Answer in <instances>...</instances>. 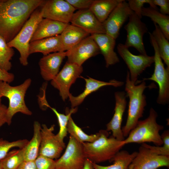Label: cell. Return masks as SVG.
I'll return each mask as SVG.
<instances>
[{"label": "cell", "mask_w": 169, "mask_h": 169, "mask_svg": "<svg viewBox=\"0 0 169 169\" xmlns=\"http://www.w3.org/2000/svg\"><path fill=\"white\" fill-rule=\"evenodd\" d=\"M44 0H0V35L8 43L17 35Z\"/></svg>", "instance_id": "1"}, {"label": "cell", "mask_w": 169, "mask_h": 169, "mask_svg": "<svg viewBox=\"0 0 169 169\" xmlns=\"http://www.w3.org/2000/svg\"><path fill=\"white\" fill-rule=\"evenodd\" d=\"M150 87L146 86L145 81L136 85L130 80L129 71L127 72L125 91L129 100L128 115L125 125L122 128L124 137H127L131 131L136 125L139 119L143 116L146 105V96L144 94L145 89Z\"/></svg>", "instance_id": "2"}, {"label": "cell", "mask_w": 169, "mask_h": 169, "mask_svg": "<svg viewBox=\"0 0 169 169\" xmlns=\"http://www.w3.org/2000/svg\"><path fill=\"white\" fill-rule=\"evenodd\" d=\"M99 133L98 138L93 142L82 143L85 157L96 164L111 161L125 144L123 141L118 140L112 136L108 137L106 130H101Z\"/></svg>", "instance_id": "3"}, {"label": "cell", "mask_w": 169, "mask_h": 169, "mask_svg": "<svg viewBox=\"0 0 169 169\" xmlns=\"http://www.w3.org/2000/svg\"><path fill=\"white\" fill-rule=\"evenodd\" d=\"M157 112L151 108L149 116L143 120H139L135 127L123 141L125 144L130 143H143L151 142L156 146L163 144L159 132L164 126L156 122Z\"/></svg>", "instance_id": "4"}, {"label": "cell", "mask_w": 169, "mask_h": 169, "mask_svg": "<svg viewBox=\"0 0 169 169\" xmlns=\"http://www.w3.org/2000/svg\"><path fill=\"white\" fill-rule=\"evenodd\" d=\"M31 82V79L28 78L22 84L14 86L6 82L0 81V102L3 97L7 98L9 101L7 114V123L8 125L11 124L13 116L17 113L28 115H32L24 100L26 91Z\"/></svg>", "instance_id": "5"}, {"label": "cell", "mask_w": 169, "mask_h": 169, "mask_svg": "<svg viewBox=\"0 0 169 169\" xmlns=\"http://www.w3.org/2000/svg\"><path fill=\"white\" fill-rule=\"evenodd\" d=\"M43 18L41 9H36L15 37L7 43L9 46L18 51L20 54L19 61L23 66L28 64L29 44L38 24Z\"/></svg>", "instance_id": "6"}, {"label": "cell", "mask_w": 169, "mask_h": 169, "mask_svg": "<svg viewBox=\"0 0 169 169\" xmlns=\"http://www.w3.org/2000/svg\"><path fill=\"white\" fill-rule=\"evenodd\" d=\"M150 43L154 51V72L151 77L142 81L149 80L155 81L158 85L159 90L156 102L162 105L169 102V69L165 68L159 55L156 42L151 33L149 32Z\"/></svg>", "instance_id": "7"}, {"label": "cell", "mask_w": 169, "mask_h": 169, "mask_svg": "<svg viewBox=\"0 0 169 169\" xmlns=\"http://www.w3.org/2000/svg\"><path fill=\"white\" fill-rule=\"evenodd\" d=\"M118 52L129 69L131 81L136 84L139 76L154 63V56L140 54L134 55L124 44L119 43L117 47Z\"/></svg>", "instance_id": "8"}, {"label": "cell", "mask_w": 169, "mask_h": 169, "mask_svg": "<svg viewBox=\"0 0 169 169\" xmlns=\"http://www.w3.org/2000/svg\"><path fill=\"white\" fill-rule=\"evenodd\" d=\"M86 158L82 143L70 136L65 152L56 160V169H82Z\"/></svg>", "instance_id": "9"}, {"label": "cell", "mask_w": 169, "mask_h": 169, "mask_svg": "<svg viewBox=\"0 0 169 169\" xmlns=\"http://www.w3.org/2000/svg\"><path fill=\"white\" fill-rule=\"evenodd\" d=\"M83 71L82 66L66 62L61 70L51 80V84L59 90L64 101L69 98L70 87Z\"/></svg>", "instance_id": "10"}, {"label": "cell", "mask_w": 169, "mask_h": 169, "mask_svg": "<svg viewBox=\"0 0 169 169\" xmlns=\"http://www.w3.org/2000/svg\"><path fill=\"white\" fill-rule=\"evenodd\" d=\"M124 28L127 32L125 45L128 48L134 47L141 54L147 55L143 41L144 34L148 32L146 24L134 12L130 16Z\"/></svg>", "instance_id": "11"}, {"label": "cell", "mask_w": 169, "mask_h": 169, "mask_svg": "<svg viewBox=\"0 0 169 169\" xmlns=\"http://www.w3.org/2000/svg\"><path fill=\"white\" fill-rule=\"evenodd\" d=\"M42 17L69 23L75 9L65 0H44L41 6Z\"/></svg>", "instance_id": "12"}, {"label": "cell", "mask_w": 169, "mask_h": 169, "mask_svg": "<svg viewBox=\"0 0 169 169\" xmlns=\"http://www.w3.org/2000/svg\"><path fill=\"white\" fill-rule=\"evenodd\" d=\"M169 167V156L158 155L142 145L128 169H157Z\"/></svg>", "instance_id": "13"}, {"label": "cell", "mask_w": 169, "mask_h": 169, "mask_svg": "<svg viewBox=\"0 0 169 169\" xmlns=\"http://www.w3.org/2000/svg\"><path fill=\"white\" fill-rule=\"evenodd\" d=\"M55 125L48 127L43 124L41 129V142L39 155L54 160L60 156L65 147L64 142H61L53 133Z\"/></svg>", "instance_id": "14"}, {"label": "cell", "mask_w": 169, "mask_h": 169, "mask_svg": "<svg viewBox=\"0 0 169 169\" xmlns=\"http://www.w3.org/2000/svg\"><path fill=\"white\" fill-rule=\"evenodd\" d=\"M133 13L128 3L124 0L114 9L102 23L106 33L116 39L119 36L122 25Z\"/></svg>", "instance_id": "15"}, {"label": "cell", "mask_w": 169, "mask_h": 169, "mask_svg": "<svg viewBox=\"0 0 169 169\" xmlns=\"http://www.w3.org/2000/svg\"><path fill=\"white\" fill-rule=\"evenodd\" d=\"M66 51L67 62L79 66H82L90 58L100 54L97 45L91 35Z\"/></svg>", "instance_id": "16"}, {"label": "cell", "mask_w": 169, "mask_h": 169, "mask_svg": "<svg viewBox=\"0 0 169 169\" xmlns=\"http://www.w3.org/2000/svg\"><path fill=\"white\" fill-rule=\"evenodd\" d=\"M126 97L125 91H118L115 93L114 113L111 120L106 125V131H111L112 136L120 141H123L125 139L122 131L121 123L126 106Z\"/></svg>", "instance_id": "17"}, {"label": "cell", "mask_w": 169, "mask_h": 169, "mask_svg": "<svg viewBox=\"0 0 169 169\" xmlns=\"http://www.w3.org/2000/svg\"><path fill=\"white\" fill-rule=\"evenodd\" d=\"M70 22L71 24L84 30L90 35L106 33L102 23L99 21L89 9L78 10L74 13Z\"/></svg>", "instance_id": "18"}, {"label": "cell", "mask_w": 169, "mask_h": 169, "mask_svg": "<svg viewBox=\"0 0 169 169\" xmlns=\"http://www.w3.org/2000/svg\"><path fill=\"white\" fill-rule=\"evenodd\" d=\"M66 55V51H62L51 53L40 59L38 64L41 75L44 80H52L56 77Z\"/></svg>", "instance_id": "19"}, {"label": "cell", "mask_w": 169, "mask_h": 169, "mask_svg": "<svg viewBox=\"0 0 169 169\" xmlns=\"http://www.w3.org/2000/svg\"><path fill=\"white\" fill-rule=\"evenodd\" d=\"M90 35L97 45L100 54L104 56L106 67L119 62V59L114 50L116 39L106 33Z\"/></svg>", "instance_id": "20"}, {"label": "cell", "mask_w": 169, "mask_h": 169, "mask_svg": "<svg viewBox=\"0 0 169 169\" xmlns=\"http://www.w3.org/2000/svg\"><path fill=\"white\" fill-rule=\"evenodd\" d=\"M83 78L85 80L86 84L85 88L83 92L76 96H73L71 93L69 95V98L71 104V108L76 107L82 103L89 95L102 87L110 85L116 87H120L124 84V82L115 79L111 80L109 82H105L90 77Z\"/></svg>", "instance_id": "21"}, {"label": "cell", "mask_w": 169, "mask_h": 169, "mask_svg": "<svg viewBox=\"0 0 169 169\" xmlns=\"http://www.w3.org/2000/svg\"><path fill=\"white\" fill-rule=\"evenodd\" d=\"M68 24L43 18L38 24L30 42L60 35Z\"/></svg>", "instance_id": "22"}, {"label": "cell", "mask_w": 169, "mask_h": 169, "mask_svg": "<svg viewBox=\"0 0 169 169\" xmlns=\"http://www.w3.org/2000/svg\"><path fill=\"white\" fill-rule=\"evenodd\" d=\"M65 51L60 35L34 41L29 45V54L41 53L45 56L52 52Z\"/></svg>", "instance_id": "23"}, {"label": "cell", "mask_w": 169, "mask_h": 169, "mask_svg": "<svg viewBox=\"0 0 169 169\" xmlns=\"http://www.w3.org/2000/svg\"><path fill=\"white\" fill-rule=\"evenodd\" d=\"M60 35L65 51L70 49L90 35L82 28L69 23Z\"/></svg>", "instance_id": "24"}, {"label": "cell", "mask_w": 169, "mask_h": 169, "mask_svg": "<svg viewBox=\"0 0 169 169\" xmlns=\"http://www.w3.org/2000/svg\"><path fill=\"white\" fill-rule=\"evenodd\" d=\"M124 0H94L89 9L103 23L114 9Z\"/></svg>", "instance_id": "25"}, {"label": "cell", "mask_w": 169, "mask_h": 169, "mask_svg": "<svg viewBox=\"0 0 169 169\" xmlns=\"http://www.w3.org/2000/svg\"><path fill=\"white\" fill-rule=\"evenodd\" d=\"M41 128L38 122H34L33 137L24 147V161H34L38 156L41 142Z\"/></svg>", "instance_id": "26"}, {"label": "cell", "mask_w": 169, "mask_h": 169, "mask_svg": "<svg viewBox=\"0 0 169 169\" xmlns=\"http://www.w3.org/2000/svg\"><path fill=\"white\" fill-rule=\"evenodd\" d=\"M142 16L150 18L153 23L158 25L166 38L169 40V16L161 13L158 10L151 7L142 8Z\"/></svg>", "instance_id": "27"}, {"label": "cell", "mask_w": 169, "mask_h": 169, "mask_svg": "<svg viewBox=\"0 0 169 169\" xmlns=\"http://www.w3.org/2000/svg\"><path fill=\"white\" fill-rule=\"evenodd\" d=\"M135 151L131 154L125 150L119 151L111 161L113 164L108 166H103L93 162L95 169H128L132 161L137 154Z\"/></svg>", "instance_id": "28"}, {"label": "cell", "mask_w": 169, "mask_h": 169, "mask_svg": "<svg viewBox=\"0 0 169 169\" xmlns=\"http://www.w3.org/2000/svg\"><path fill=\"white\" fill-rule=\"evenodd\" d=\"M42 106L43 108H50L55 114L58 119L59 127V131L56 135L59 139L61 142H64V139L68 133L67 126L69 119L71 115L77 111V107L71 108L69 110L66 109V114L65 115L59 113L55 109L51 107L49 105L46 100L43 101Z\"/></svg>", "instance_id": "29"}, {"label": "cell", "mask_w": 169, "mask_h": 169, "mask_svg": "<svg viewBox=\"0 0 169 169\" xmlns=\"http://www.w3.org/2000/svg\"><path fill=\"white\" fill-rule=\"evenodd\" d=\"M155 29L152 34L157 44L159 52L162 60H163L166 65V68L169 69V42L165 37L159 26L153 23Z\"/></svg>", "instance_id": "30"}, {"label": "cell", "mask_w": 169, "mask_h": 169, "mask_svg": "<svg viewBox=\"0 0 169 169\" xmlns=\"http://www.w3.org/2000/svg\"><path fill=\"white\" fill-rule=\"evenodd\" d=\"M67 129L68 132L70 134V136L81 143L92 142L97 139L99 135V132L90 135L86 134L75 123L71 116L69 119Z\"/></svg>", "instance_id": "31"}, {"label": "cell", "mask_w": 169, "mask_h": 169, "mask_svg": "<svg viewBox=\"0 0 169 169\" xmlns=\"http://www.w3.org/2000/svg\"><path fill=\"white\" fill-rule=\"evenodd\" d=\"M24 147L9 151L0 160L3 169H17L18 167L24 161Z\"/></svg>", "instance_id": "32"}, {"label": "cell", "mask_w": 169, "mask_h": 169, "mask_svg": "<svg viewBox=\"0 0 169 169\" xmlns=\"http://www.w3.org/2000/svg\"><path fill=\"white\" fill-rule=\"evenodd\" d=\"M14 54L13 48L8 46L5 39L0 35V68L7 71L12 67L10 60Z\"/></svg>", "instance_id": "33"}, {"label": "cell", "mask_w": 169, "mask_h": 169, "mask_svg": "<svg viewBox=\"0 0 169 169\" xmlns=\"http://www.w3.org/2000/svg\"><path fill=\"white\" fill-rule=\"evenodd\" d=\"M28 141L24 139L9 141L0 138V160L4 158L11 149L16 147L20 149L23 148Z\"/></svg>", "instance_id": "34"}, {"label": "cell", "mask_w": 169, "mask_h": 169, "mask_svg": "<svg viewBox=\"0 0 169 169\" xmlns=\"http://www.w3.org/2000/svg\"><path fill=\"white\" fill-rule=\"evenodd\" d=\"M163 146H151L146 143L142 145L149 148L154 153L159 155L169 156V131H164L161 135Z\"/></svg>", "instance_id": "35"}, {"label": "cell", "mask_w": 169, "mask_h": 169, "mask_svg": "<svg viewBox=\"0 0 169 169\" xmlns=\"http://www.w3.org/2000/svg\"><path fill=\"white\" fill-rule=\"evenodd\" d=\"M128 2L131 9L141 19L142 17V9L144 4H148L150 7L158 10L157 7L153 3L152 0H128Z\"/></svg>", "instance_id": "36"}, {"label": "cell", "mask_w": 169, "mask_h": 169, "mask_svg": "<svg viewBox=\"0 0 169 169\" xmlns=\"http://www.w3.org/2000/svg\"><path fill=\"white\" fill-rule=\"evenodd\" d=\"M37 169H56V160L38 155L35 160Z\"/></svg>", "instance_id": "37"}, {"label": "cell", "mask_w": 169, "mask_h": 169, "mask_svg": "<svg viewBox=\"0 0 169 169\" xmlns=\"http://www.w3.org/2000/svg\"><path fill=\"white\" fill-rule=\"evenodd\" d=\"M94 0H65L75 10H78L89 9Z\"/></svg>", "instance_id": "38"}, {"label": "cell", "mask_w": 169, "mask_h": 169, "mask_svg": "<svg viewBox=\"0 0 169 169\" xmlns=\"http://www.w3.org/2000/svg\"><path fill=\"white\" fill-rule=\"evenodd\" d=\"M154 4L160 7L159 12L162 14H169V0H152Z\"/></svg>", "instance_id": "39"}, {"label": "cell", "mask_w": 169, "mask_h": 169, "mask_svg": "<svg viewBox=\"0 0 169 169\" xmlns=\"http://www.w3.org/2000/svg\"><path fill=\"white\" fill-rule=\"evenodd\" d=\"M14 76L13 74L0 68V81L10 83L13 81Z\"/></svg>", "instance_id": "40"}, {"label": "cell", "mask_w": 169, "mask_h": 169, "mask_svg": "<svg viewBox=\"0 0 169 169\" xmlns=\"http://www.w3.org/2000/svg\"><path fill=\"white\" fill-rule=\"evenodd\" d=\"M7 108L6 106L0 102V128L7 123Z\"/></svg>", "instance_id": "41"}, {"label": "cell", "mask_w": 169, "mask_h": 169, "mask_svg": "<svg viewBox=\"0 0 169 169\" xmlns=\"http://www.w3.org/2000/svg\"><path fill=\"white\" fill-rule=\"evenodd\" d=\"M34 161H24L17 169H37Z\"/></svg>", "instance_id": "42"}, {"label": "cell", "mask_w": 169, "mask_h": 169, "mask_svg": "<svg viewBox=\"0 0 169 169\" xmlns=\"http://www.w3.org/2000/svg\"><path fill=\"white\" fill-rule=\"evenodd\" d=\"M82 169H95L93 166V162L86 158Z\"/></svg>", "instance_id": "43"}, {"label": "cell", "mask_w": 169, "mask_h": 169, "mask_svg": "<svg viewBox=\"0 0 169 169\" xmlns=\"http://www.w3.org/2000/svg\"><path fill=\"white\" fill-rule=\"evenodd\" d=\"M0 169H3L2 165L0 160Z\"/></svg>", "instance_id": "44"}]
</instances>
